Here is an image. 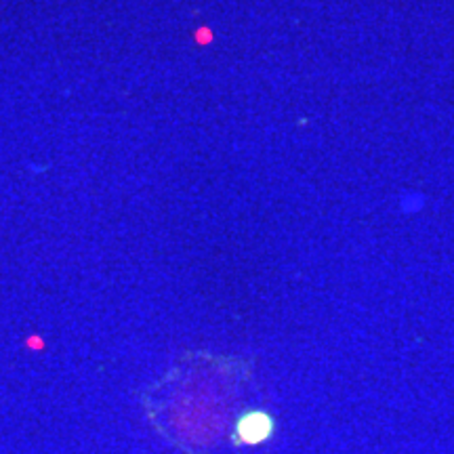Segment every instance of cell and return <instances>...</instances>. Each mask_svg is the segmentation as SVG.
Returning a JSON list of instances; mask_svg holds the SVG:
<instances>
[{"mask_svg":"<svg viewBox=\"0 0 454 454\" xmlns=\"http://www.w3.org/2000/svg\"><path fill=\"white\" fill-rule=\"evenodd\" d=\"M271 429H274V423H271V419L267 415H263V412H252V415H246L240 421L238 436L246 444H257V442H263L265 438H269Z\"/></svg>","mask_w":454,"mask_h":454,"instance_id":"1","label":"cell"}]
</instances>
